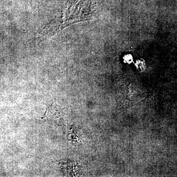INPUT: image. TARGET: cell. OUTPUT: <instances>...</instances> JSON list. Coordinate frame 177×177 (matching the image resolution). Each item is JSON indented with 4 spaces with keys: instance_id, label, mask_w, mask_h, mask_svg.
<instances>
[{
    "instance_id": "6da1fadb",
    "label": "cell",
    "mask_w": 177,
    "mask_h": 177,
    "mask_svg": "<svg viewBox=\"0 0 177 177\" xmlns=\"http://www.w3.org/2000/svg\"><path fill=\"white\" fill-rule=\"evenodd\" d=\"M41 119L55 126L60 125L61 122V113L57 108V105L54 103H53L47 109Z\"/></svg>"
}]
</instances>
